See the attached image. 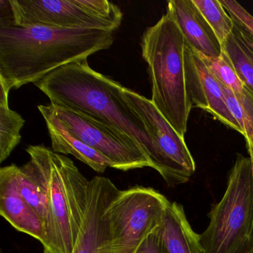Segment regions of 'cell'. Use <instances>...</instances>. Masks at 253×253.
<instances>
[{
	"label": "cell",
	"instance_id": "6da1fadb",
	"mask_svg": "<svg viewBox=\"0 0 253 253\" xmlns=\"http://www.w3.org/2000/svg\"><path fill=\"white\" fill-rule=\"evenodd\" d=\"M115 32L42 26H0V82L10 90L35 84L58 68L107 50Z\"/></svg>",
	"mask_w": 253,
	"mask_h": 253
},
{
	"label": "cell",
	"instance_id": "7a4b0ae2",
	"mask_svg": "<svg viewBox=\"0 0 253 253\" xmlns=\"http://www.w3.org/2000/svg\"><path fill=\"white\" fill-rule=\"evenodd\" d=\"M34 84L53 106L83 114L128 134L151 164L152 141L143 121L124 97V86L91 69L88 59L58 68Z\"/></svg>",
	"mask_w": 253,
	"mask_h": 253
},
{
	"label": "cell",
	"instance_id": "3957f363",
	"mask_svg": "<svg viewBox=\"0 0 253 253\" xmlns=\"http://www.w3.org/2000/svg\"><path fill=\"white\" fill-rule=\"evenodd\" d=\"M185 45L183 34L167 12L144 31L140 41L152 84L151 100L183 137L193 107L186 88Z\"/></svg>",
	"mask_w": 253,
	"mask_h": 253
},
{
	"label": "cell",
	"instance_id": "277c9868",
	"mask_svg": "<svg viewBox=\"0 0 253 253\" xmlns=\"http://www.w3.org/2000/svg\"><path fill=\"white\" fill-rule=\"evenodd\" d=\"M41 163L48 192L49 217L44 253H73L84 223L90 180L66 155L44 145L28 146Z\"/></svg>",
	"mask_w": 253,
	"mask_h": 253
},
{
	"label": "cell",
	"instance_id": "5b68a950",
	"mask_svg": "<svg viewBox=\"0 0 253 253\" xmlns=\"http://www.w3.org/2000/svg\"><path fill=\"white\" fill-rule=\"evenodd\" d=\"M201 234L205 253H253V158L238 154L224 195Z\"/></svg>",
	"mask_w": 253,
	"mask_h": 253
},
{
	"label": "cell",
	"instance_id": "8992f818",
	"mask_svg": "<svg viewBox=\"0 0 253 253\" xmlns=\"http://www.w3.org/2000/svg\"><path fill=\"white\" fill-rule=\"evenodd\" d=\"M170 201L152 189L136 186L120 190L104 213L112 253H136L162 224Z\"/></svg>",
	"mask_w": 253,
	"mask_h": 253
},
{
	"label": "cell",
	"instance_id": "52a82bcc",
	"mask_svg": "<svg viewBox=\"0 0 253 253\" xmlns=\"http://www.w3.org/2000/svg\"><path fill=\"white\" fill-rule=\"evenodd\" d=\"M14 26L115 32L122 23L121 8L108 0H10Z\"/></svg>",
	"mask_w": 253,
	"mask_h": 253
},
{
	"label": "cell",
	"instance_id": "ba28073f",
	"mask_svg": "<svg viewBox=\"0 0 253 253\" xmlns=\"http://www.w3.org/2000/svg\"><path fill=\"white\" fill-rule=\"evenodd\" d=\"M124 97L143 121L153 147L152 168L171 187L187 183L195 172L193 157L185 142L152 100L124 87Z\"/></svg>",
	"mask_w": 253,
	"mask_h": 253
},
{
	"label": "cell",
	"instance_id": "9c48e42d",
	"mask_svg": "<svg viewBox=\"0 0 253 253\" xmlns=\"http://www.w3.org/2000/svg\"><path fill=\"white\" fill-rule=\"evenodd\" d=\"M53 106L70 132L105 157L112 168L128 171L152 167L140 145L124 131L83 114Z\"/></svg>",
	"mask_w": 253,
	"mask_h": 253
},
{
	"label": "cell",
	"instance_id": "30bf717a",
	"mask_svg": "<svg viewBox=\"0 0 253 253\" xmlns=\"http://www.w3.org/2000/svg\"><path fill=\"white\" fill-rule=\"evenodd\" d=\"M184 58L186 88L192 106L203 109L228 128L244 135L242 128L226 105L220 82L204 57L186 42Z\"/></svg>",
	"mask_w": 253,
	"mask_h": 253
},
{
	"label": "cell",
	"instance_id": "8fae6325",
	"mask_svg": "<svg viewBox=\"0 0 253 253\" xmlns=\"http://www.w3.org/2000/svg\"><path fill=\"white\" fill-rule=\"evenodd\" d=\"M119 192L107 177L90 180L86 212L73 253H112L104 213Z\"/></svg>",
	"mask_w": 253,
	"mask_h": 253
},
{
	"label": "cell",
	"instance_id": "7c38bea8",
	"mask_svg": "<svg viewBox=\"0 0 253 253\" xmlns=\"http://www.w3.org/2000/svg\"><path fill=\"white\" fill-rule=\"evenodd\" d=\"M204 60L220 82L226 105L242 128L250 156L253 157V93L238 78L223 51L219 58Z\"/></svg>",
	"mask_w": 253,
	"mask_h": 253
},
{
	"label": "cell",
	"instance_id": "4fadbf2b",
	"mask_svg": "<svg viewBox=\"0 0 253 253\" xmlns=\"http://www.w3.org/2000/svg\"><path fill=\"white\" fill-rule=\"evenodd\" d=\"M17 166L0 169V214L14 229L43 244L45 231L39 216L25 201L17 188Z\"/></svg>",
	"mask_w": 253,
	"mask_h": 253
},
{
	"label": "cell",
	"instance_id": "5bb4252c",
	"mask_svg": "<svg viewBox=\"0 0 253 253\" xmlns=\"http://www.w3.org/2000/svg\"><path fill=\"white\" fill-rule=\"evenodd\" d=\"M167 13L172 17L192 49L210 60L221 56L222 45L192 0H170Z\"/></svg>",
	"mask_w": 253,
	"mask_h": 253
},
{
	"label": "cell",
	"instance_id": "9a60e30c",
	"mask_svg": "<svg viewBox=\"0 0 253 253\" xmlns=\"http://www.w3.org/2000/svg\"><path fill=\"white\" fill-rule=\"evenodd\" d=\"M38 109L43 117L51 140V149L56 153L72 155L98 173H103L112 164L97 151L83 143L66 128L56 115L54 106L39 105Z\"/></svg>",
	"mask_w": 253,
	"mask_h": 253
},
{
	"label": "cell",
	"instance_id": "2e32d148",
	"mask_svg": "<svg viewBox=\"0 0 253 253\" xmlns=\"http://www.w3.org/2000/svg\"><path fill=\"white\" fill-rule=\"evenodd\" d=\"M159 232L168 253H205L201 235L192 229L178 203H170L167 207Z\"/></svg>",
	"mask_w": 253,
	"mask_h": 253
},
{
	"label": "cell",
	"instance_id": "e0dca14e",
	"mask_svg": "<svg viewBox=\"0 0 253 253\" xmlns=\"http://www.w3.org/2000/svg\"><path fill=\"white\" fill-rule=\"evenodd\" d=\"M29 155L30 161L17 167V188L25 201L39 216L46 232L49 217L46 179L38 158L32 154Z\"/></svg>",
	"mask_w": 253,
	"mask_h": 253
},
{
	"label": "cell",
	"instance_id": "ac0fdd59",
	"mask_svg": "<svg viewBox=\"0 0 253 253\" xmlns=\"http://www.w3.org/2000/svg\"><path fill=\"white\" fill-rule=\"evenodd\" d=\"M222 49L238 78L253 93V38L235 25Z\"/></svg>",
	"mask_w": 253,
	"mask_h": 253
},
{
	"label": "cell",
	"instance_id": "d6986e66",
	"mask_svg": "<svg viewBox=\"0 0 253 253\" xmlns=\"http://www.w3.org/2000/svg\"><path fill=\"white\" fill-rule=\"evenodd\" d=\"M0 163L3 162L18 146L25 120L20 114L11 110L8 105L11 90L0 82Z\"/></svg>",
	"mask_w": 253,
	"mask_h": 253
},
{
	"label": "cell",
	"instance_id": "ffe728a7",
	"mask_svg": "<svg viewBox=\"0 0 253 253\" xmlns=\"http://www.w3.org/2000/svg\"><path fill=\"white\" fill-rule=\"evenodd\" d=\"M214 32L217 40L223 45L231 35L235 23L220 0H192Z\"/></svg>",
	"mask_w": 253,
	"mask_h": 253
},
{
	"label": "cell",
	"instance_id": "44dd1931",
	"mask_svg": "<svg viewBox=\"0 0 253 253\" xmlns=\"http://www.w3.org/2000/svg\"><path fill=\"white\" fill-rule=\"evenodd\" d=\"M222 5L232 17L234 23L241 31L253 38V16L236 1L220 0Z\"/></svg>",
	"mask_w": 253,
	"mask_h": 253
},
{
	"label": "cell",
	"instance_id": "7402d4cb",
	"mask_svg": "<svg viewBox=\"0 0 253 253\" xmlns=\"http://www.w3.org/2000/svg\"><path fill=\"white\" fill-rule=\"evenodd\" d=\"M136 253H168L161 238L159 228L145 240Z\"/></svg>",
	"mask_w": 253,
	"mask_h": 253
},
{
	"label": "cell",
	"instance_id": "603a6c76",
	"mask_svg": "<svg viewBox=\"0 0 253 253\" xmlns=\"http://www.w3.org/2000/svg\"></svg>",
	"mask_w": 253,
	"mask_h": 253
}]
</instances>
